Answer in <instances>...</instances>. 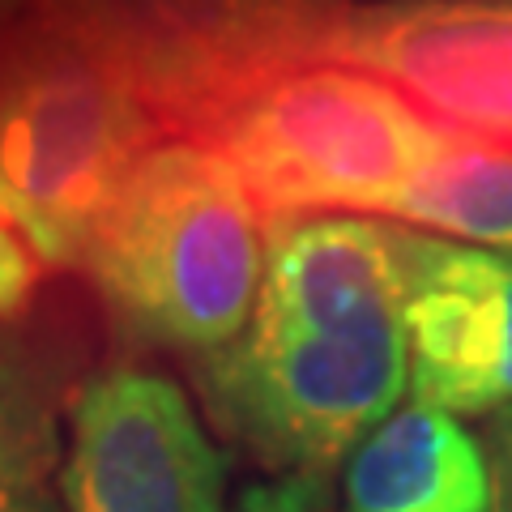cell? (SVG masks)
<instances>
[{"instance_id": "7a4b0ae2", "label": "cell", "mask_w": 512, "mask_h": 512, "mask_svg": "<svg viewBox=\"0 0 512 512\" xmlns=\"http://www.w3.org/2000/svg\"><path fill=\"white\" fill-rule=\"evenodd\" d=\"M269 222L214 146L163 137L107 205L82 256L124 338L192 363L248 329L265 286Z\"/></svg>"}, {"instance_id": "9c48e42d", "label": "cell", "mask_w": 512, "mask_h": 512, "mask_svg": "<svg viewBox=\"0 0 512 512\" xmlns=\"http://www.w3.org/2000/svg\"><path fill=\"white\" fill-rule=\"evenodd\" d=\"M342 512H495V470L457 414L410 402L346 457Z\"/></svg>"}, {"instance_id": "4fadbf2b", "label": "cell", "mask_w": 512, "mask_h": 512, "mask_svg": "<svg viewBox=\"0 0 512 512\" xmlns=\"http://www.w3.org/2000/svg\"><path fill=\"white\" fill-rule=\"evenodd\" d=\"M39 252L26 244V235L13 227V222L0 214V325L5 320H18L30 299H35L39 286Z\"/></svg>"}, {"instance_id": "6da1fadb", "label": "cell", "mask_w": 512, "mask_h": 512, "mask_svg": "<svg viewBox=\"0 0 512 512\" xmlns=\"http://www.w3.org/2000/svg\"><path fill=\"white\" fill-rule=\"evenodd\" d=\"M248 329L192 363L222 436L274 474H329L410 389V227L372 214L265 218Z\"/></svg>"}, {"instance_id": "8fae6325", "label": "cell", "mask_w": 512, "mask_h": 512, "mask_svg": "<svg viewBox=\"0 0 512 512\" xmlns=\"http://www.w3.org/2000/svg\"><path fill=\"white\" fill-rule=\"evenodd\" d=\"M64 444L39 367L0 338V512H56Z\"/></svg>"}, {"instance_id": "ba28073f", "label": "cell", "mask_w": 512, "mask_h": 512, "mask_svg": "<svg viewBox=\"0 0 512 512\" xmlns=\"http://www.w3.org/2000/svg\"><path fill=\"white\" fill-rule=\"evenodd\" d=\"M410 393L448 414L512 406V256L410 227Z\"/></svg>"}, {"instance_id": "277c9868", "label": "cell", "mask_w": 512, "mask_h": 512, "mask_svg": "<svg viewBox=\"0 0 512 512\" xmlns=\"http://www.w3.org/2000/svg\"><path fill=\"white\" fill-rule=\"evenodd\" d=\"M444 137L376 73L316 60L248 94L201 141L239 171L265 218H389Z\"/></svg>"}, {"instance_id": "5b68a950", "label": "cell", "mask_w": 512, "mask_h": 512, "mask_svg": "<svg viewBox=\"0 0 512 512\" xmlns=\"http://www.w3.org/2000/svg\"><path fill=\"white\" fill-rule=\"evenodd\" d=\"M350 0H35L30 18L103 56L167 137L201 141L274 77L333 60Z\"/></svg>"}, {"instance_id": "8992f818", "label": "cell", "mask_w": 512, "mask_h": 512, "mask_svg": "<svg viewBox=\"0 0 512 512\" xmlns=\"http://www.w3.org/2000/svg\"><path fill=\"white\" fill-rule=\"evenodd\" d=\"M64 512H227V453L163 372L107 367L69 406Z\"/></svg>"}, {"instance_id": "3957f363", "label": "cell", "mask_w": 512, "mask_h": 512, "mask_svg": "<svg viewBox=\"0 0 512 512\" xmlns=\"http://www.w3.org/2000/svg\"><path fill=\"white\" fill-rule=\"evenodd\" d=\"M163 124L103 56L26 18L0 47V214L47 269L82 265Z\"/></svg>"}, {"instance_id": "9a60e30c", "label": "cell", "mask_w": 512, "mask_h": 512, "mask_svg": "<svg viewBox=\"0 0 512 512\" xmlns=\"http://www.w3.org/2000/svg\"><path fill=\"white\" fill-rule=\"evenodd\" d=\"M30 9H35V0H0V47L18 35V26L30 18Z\"/></svg>"}, {"instance_id": "2e32d148", "label": "cell", "mask_w": 512, "mask_h": 512, "mask_svg": "<svg viewBox=\"0 0 512 512\" xmlns=\"http://www.w3.org/2000/svg\"><path fill=\"white\" fill-rule=\"evenodd\" d=\"M495 508H500V512H512V495H508L500 483H495Z\"/></svg>"}, {"instance_id": "30bf717a", "label": "cell", "mask_w": 512, "mask_h": 512, "mask_svg": "<svg viewBox=\"0 0 512 512\" xmlns=\"http://www.w3.org/2000/svg\"><path fill=\"white\" fill-rule=\"evenodd\" d=\"M393 222L512 256V150L453 133L414 175Z\"/></svg>"}, {"instance_id": "5bb4252c", "label": "cell", "mask_w": 512, "mask_h": 512, "mask_svg": "<svg viewBox=\"0 0 512 512\" xmlns=\"http://www.w3.org/2000/svg\"><path fill=\"white\" fill-rule=\"evenodd\" d=\"M495 466H500V487L512 495V406L495 419Z\"/></svg>"}, {"instance_id": "7c38bea8", "label": "cell", "mask_w": 512, "mask_h": 512, "mask_svg": "<svg viewBox=\"0 0 512 512\" xmlns=\"http://www.w3.org/2000/svg\"><path fill=\"white\" fill-rule=\"evenodd\" d=\"M227 512H333L325 474H278L235 495Z\"/></svg>"}, {"instance_id": "52a82bcc", "label": "cell", "mask_w": 512, "mask_h": 512, "mask_svg": "<svg viewBox=\"0 0 512 512\" xmlns=\"http://www.w3.org/2000/svg\"><path fill=\"white\" fill-rule=\"evenodd\" d=\"M333 60L376 73L440 128L512 150V0L350 9Z\"/></svg>"}]
</instances>
